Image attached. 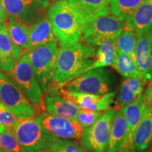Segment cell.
Segmentation results:
<instances>
[{"label": "cell", "mask_w": 152, "mask_h": 152, "mask_svg": "<svg viewBox=\"0 0 152 152\" xmlns=\"http://www.w3.org/2000/svg\"><path fill=\"white\" fill-rule=\"evenodd\" d=\"M114 68L118 73L126 78L142 79V75L139 71L137 64L131 57L124 52L117 49V58Z\"/></svg>", "instance_id": "cell-24"}, {"label": "cell", "mask_w": 152, "mask_h": 152, "mask_svg": "<svg viewBox=\"0 0 152 152\" xmlns=\"http://www.w3.org/2000/svg\"><path fill=\"white\" fill-rule=\"evenodd\" d=\"M131 27L136 33L152 32V0H146L133 14Z\"/></svg>", "instance_id": "cell-22"}, {"label": "cell", "mask_w": 152, "mask_h": 152, "mask_svg": "<svg viewBox=\"0 0 152 152\" xmlns=\"http://www.w3.org/2000/svg\"><path fill=\"white\" fill-rule=\"evenodd\" d=\"M10 74L26 97L37 106L39 111H45V94L34 73L28 52L22 55Z\"/></svg>", "instance_id": "cell-6"}, {"label": "cell", "mask_w": 152, "mask_h": 152, "mask_svg": "<svg viewBox=\"0 0 152 152\" xmlns=\"http://www.w3.org/2000/svg\"><path fill=\"white\" fill-rule=\"evenodd\" d=\"M6 128L5 127H4V126H1V125H0V133H1L3 132L4 130V129H5Z\"/></svg>", "instance_id": "cell-33"}, {"label": "cell", "mask_w": 152, "mask_h": 152, "mask_svg": "<svg viewBox=\"0 0 152 152\" xmlns=\"http://www.w3.org/2000/svg\"><path fill=\"white\" fill-rule=\"evenodd\" d=\"M52 1H56V0H52Z\"/></svg>", "instance_id": "cell-35"}, {"label": "cell", "mask_w": 152, "mask_h": 152, "mask_svg": "<svg viewBox=\"0 0 152 152\" xmlns=\"http://www.w3.org/2000/svg\"><path fill=\"white\" fill-rule=\"evenodd\" d=\"M18 118L10 109L0 101V125L12 128Z\"/></svg>", "instance_id": "cell-29"}, {"label": "cell", "mask_w": 152, "mask_h": 152, "mask_svg": "<svg viewBox=\"0 0 152 152\" xmlns=\"http://www.w3.org/2000/svg\"><path fill=\"white\" fill-rule=\"evenodd\" d=\"M0 149L21 152L20 144L11 128H5L0 133Z\"/></svg>", "instance_id": "cell-27"}, {"label": "cell", "mask_w": 152, "mask_h": 152, "mask_svg": "<svg viewBox=\"0 0 152 152\" xmlns=\"http://www.w3.org/2000/svg\"><path fill=\"white\" fill-rule=\"evenodd\" d=\"M55 140H56V137H54V140H53L52 144H51L50 147L47 149V151L45 152H63L61 150L59 149V147L57 146L56 142H55Z\"/></svg>", "instance_id": "cell-31"}, {"label": "cell", "mask_w": 152, "mask_h": 152, "mask_svg": "<svg viewBox=\"0 0 152 152\" xmlns=\"http://www.w3.org/2000/svg\"><path fill=\"white\" fill-rule=\"evenodd\" d=\"M116 109H109L99 119L82 131L81 144L87 152H108L111 123Z\"/></svg>", "instance_id": "cell-9"}, {"label": "cell", "mask_w": 152, "mask_h": 152, "mask_svg": "<svg viewBox=\"0 0 152 152\" xmlns=\"http://www.w3.org/2000/svg\"><path fill=\"white\" fill-rule=\"evenodd\" d=\"M9 21L32 25L45 17L50 7L48 0H0Z\"/></svg>", "instance_id": "cell-8"}, {"label": "cell", "mask_w": 152, "mask_h": 152, "mask_svg": "<svg viewBox=\"0 0 152 152\" xmlns=\"http://www.w3.org/2000/svg\"><path fill=\"white\" fill-rule=\"evenodd\" d=\"M62 94L70 99L80 109H85L92 111H103L111 107L115 99V92H111L105 94H94L88 93L71 92L60 87Z\"/></svg>", "instance_id": "cell-14"}, {"label": "cell", "mask_w": 152, "mask_h": 152, "mask_svg": "<svg viewBox=\"0 0 152 152\" xmlns=\"http://www.w3.org/2000/svg\"><path fill=\"white\" fill-rule=\"evenodd\" d=\"M137 42L136 33L132 28H125L118 37L115 39V46L118 50L129 55L136 63L135 50Z\"/></svg>", "instance_id": "cell-26"}, {"label": "cell", "mask_w": 152, "mask_h": 152, "mask_svg": "<svg viewBox=\"0 0 152 152\" xmlns=\"http://www.w3.org/2000/svg\"><path fill=\"white\" fill-rule=\"evenodd\" d=\"M86 26L99 16L109 14L111 0H66Z\"/></svg>", "instance_id": "cell-16"}, {"label": "cell", "mask_w": 152, "mask_h": 152, "mask_svg": "<svg viewBox=\"0 0 152 152\" xmlns=\"http://www.w3.org/2000/svg\"><path fill=\"white\" fill-rule=\"evenodd\" d=\"M127 130L126 118L121 110L116 109L111 123L108 152H116L124 141Z\"/></svg>", "instance_id": "cell-21"}, {"label": "cell", "mask_w": 152, "mask_h": 152, "mask_svg": "<svg viewBox=\"0 0 152 152\" xmlns=\"http://www.w3.org/2000/svg\"><path fill=\"white\" fill-rule=\"evenodd\" d=\"M102 114L103 113L102 111L80 109L77 113L76 121L83 130L96 123L102 116Z\"/></svg>", "instance_id": "cell-28"}, {"label": "cell", "mask_w": 152, "mask_h": 152, "mask_svg": "<svg viewBox=\"0 0 152 152\" xmlns=\"http://www.w3.org/2000/svg\"><path fill=\"white\" fill-rule=\"evenodd\" d=\"M11 129L20 144L21 152H45L54 138L44 127L38 115L18 119Z\"/></svg>", "instance_id": "cell-3"}, {"label": "cell", "mask_w": 152, "mask_h": 152, "mask_svg": "<svg viewBox=\"0 0 152 152\" xmlns=\"http://www.w3.org/2000/svg\"><path fill=\"white\" fill-rule=\"evenodd\" d=\"M150 152H152V150H151V151H150Z\"/></svg>", "instance_id": "cell-36"}, {"label": "cell", "mask_w": 152, "mask_h": 152, "mask_svg": "<svg viewBox=\"0 0 152 152\" xmlns=\"http://www.w3.org/2000/svg\"><path fill=\"white\" fill-rule=\"evenodd\" d=\"M0 152H14V151H7V150L0 149Z\"/></svg>", "instance_id": "cell-34"}, {"label": "cell", "mask_w": 152, "mask_h": 152, "mask_svg": "<svg viewBox=\"0 0 152 152\" xmlns=\"http://www.w3.org/2000/svg\"><path fill=\"white\" fill-rule=\"evenodd\" d=\"M47 16L61 47L81 40L85 25L67 1H56L48 9Z\"/></svg>", "instance_id": "cell-2"}, {"label": "cell", "mask_w": 152, "mask_h": 152, "mask_svg": "<svg viewBox=\"0 0 152 152\" xmlns=\"http://www.w3.org/2000/svg\"><path fill=\"white\" fill-rule=\"evenodd\" d=\"M124 29V23L113 14L94 19L85 27L83 37L86 43L97 46L108 39L115 40Z\"/></svg>", "instance_id": "cell-10"}, {"label": "cell", "mask_w": 152, "mask_h": 152, "mask_svg": "<svg viewBox=\"0 0 152 152\" xmlns=\"http://www.w3.org/2000/svg\"><path fill=\"white\" fill-rule=\"evenodd\" d=\"M46 130L53 136L67 140H79L83 129L76 121L42 111L38 115Z\"/></svg>", "instance_id": "cell-11"}, {"label": "cell", "mask_w": 152, "mask_h": 152, "mask_svg": "<svg viewBox=\"0 0 152 152\" xmlns=\"http://www.w3.org/2000/svg\"><path fill=\"white\" fill-rule=\"evenodd\" d=\"M7 28L13 42L26 52L30 51L29 28L27 25L19 21H9Z\"/></svg>", "instance_id": "cell-25"}, {"label": "cell", "mask_w": 152, "mask_h": 152, "mask_svg": "<svg viewBox=\"0 0 152 152\" xmlns=\"http://www.w3.org/2000/svg\"><path fill=\"white\" fill-rule=\"evenodd\" d=\"M96 47L77 42L62 47L58 51L54 81L63 86L91 68L96 58Z\"/></svg>", "instance_id": "cell-1"}, {"label": "cell", "mask_w": 152, "mask_h": 152, "mask_svg": "<svg viewBox=\"0 0 152 152\" xmlns=\"http://www.w3.org/2000/svg\"><path fill=\"white\" fill-rule=\"evenodd\" d=\"M146 0H111L110 12L124 23V27H131L133 14Z\"/></svg>", "instance_id": "cell-20"}, {"label": "cell", "mask_w": 152, "mask_h": 152, "mask_svg": "<svg viewBox=\"0 0 152 152\" xmlns=\"http://www.w3.org/2000/svg\"><path fill=\"white\" fill-rule=\"evenodd\" d=\"M63 88L71 92L105 94L111 91V75L104 68H91L64 84Z\"/></svg>", "instance_id": "cell-7"}, {"label": "cell", "mask_w": 152, "mask_h": 152, "mask_svg": "<svg viewBox=\"0 0 152 152\" xmlns=\"http://www.w3.org/2000/svg\"><path fill=\"white\" fill-rule=\"evenodd\" d=\"M7 13H6L5 9L4 8L2 4L0 1V24L4 23L7 19Z\"/></svg>", "instance_id": "cell-32"}, {"label": "cell", "mask_w": 152, "mask_h": 152, "mask_svg": "<svg viewBox=\"0 0 152 152\" xmlns=\"http://www.w3.org/2000/svg\"><path fill=\"white\" fill-rule=\"evenodd\" d=\"M136 64L144 85H152V32L136 33Z\"/></svg>", "instance_id": "cell-13"}, {"label": "cell", "mask_w": 152, "mask_h": 152, "mask_svg": "<svg viewBox=\"0 0 152 152\" xmlns=\"http://www.w3.org/2000/svg\"><path fill=\"white\" fill-rule=\"evenodd\" d=\"M144 83L142 79L127 78L120 87L115 100V106L121 110L123 106L135 102L144 92Z\"/></svg>", "instance_id": "cell-19"}, {"label": "cell", "mask_w": 152, "mask_h": 152, "mask_svg": "<svg viewBox=\"0 0 152 152\" xmlns=\"http://www.w3.org/2000/svg\"><path fill=\"white\" fill-rule=\"evenodd\" d=\"M55 40L52 25L46 16L29 26L30 50Z\"/></svg>", "instance_id": "cell-18"}, {"label": "cell", "mask_w": 152, "mask_h": 152, "mask_svg": "<svg viewBox=\"0 0 152 152\" xmlns=\"http://www.w3.org/2000/svg\"><path fill=\"white\" fill-rule=\"evenodd\" d=\"M58 51V40H55L28 52L34 73L45 94L58 85L55 84L54 77Z\"/></svg>", "instance_id": "cell-4"}, {"label": "cell", "mask_w": 152, "mask_h": 152, "mask_svg": "<svg viewBox=\"0 0 152 152\" xmlns=\"http://www.w3.org/2000/svg\"><path fill=\"white\" fill-rule=\"evenodd\" d=\"M55 142L63 152H87L83 144L72 140L56 137Z\"/></svg>", "instance_id": "cell-30"}, {"label": "cell", "mask_w": 152, "mask_h": 152, "mask_svg": "<svg viewBox=\"0 0 152 152\" xmlns=\"http://www.w3.org/2000/svg\"><path fill=\"white\" fill-rule=\"evenodd\" d=\"M44 109L45 112L52 115L76 121L80 108L64 96L61 92L60 87L56 85L45 94Z\"/></svg>", "instance_id": "cell-12"}, {"label": "cell", "mask_w": 152, "mask_h": 152, "mask_svg": "<svg viewBox=\"0 0 152 152\" xmlns=\"http://www.w3.org/2000/svg\"><path fill=\"white\" fill-rule=\"evenodd\" d=\"M23 51L11 40L6 24H0V72L10 74L23 54Z\"/></svg>", "instance_id": "cell-15"}, {"label": "cell", "mask_w": 152, "mask_h": 152, "mask_svg": "<svg viewBox=\"0 0 152 152\" xmlns=\"http://www.w3.org/2000/svg\"><path fill=\"white\" fill-rule=\"evenodd\" d=\"M99 46V47L96 50L95 61L90 69L113 66L117 58V48L115 40H105Z\"/></svg>", "instance_id": "cell-23"}, {"label": "cell", "mask_w": 152, "mask_h": 152, "mask_svg": "<svg viewBox=\"0 0 152 152\" xmlns=\"http://www.w3.org/2000/svg\"><path fill=\"white\" fill-rule=\"evenodd\" d=\"M152 144V104L147 106L133 137L134 152H144Z\"/></svg>", "instance_id": "cell-17"}, {"label": "cell", "mask_w": 152, "mask_h": 152, "mask_svg": "<svg viewBox=\"0 0 152 152\" xmlns=\"http://www.w3.org/2000/svg\"><path fill=\"white\" fill-rule=\"evenodd\" d=\"M0 101L18 119L37 116L40 112L26 97L11 75L4 72H0Z\"/></svg>", "instance_id": "cell-5"}]
</instances>
